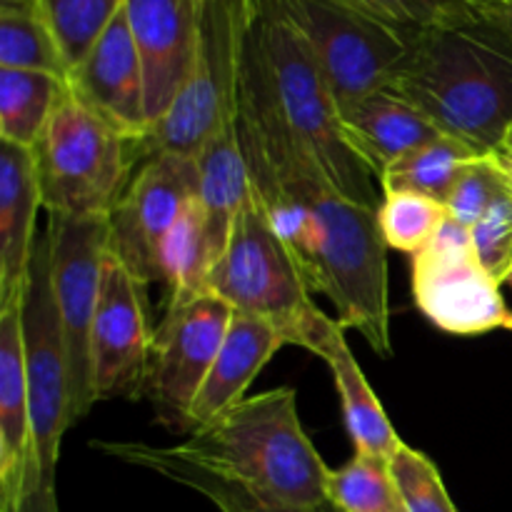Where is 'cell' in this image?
<instances>
[{"label":"cell","mask_w":512,"mask_h":512,"mask_svg":"<svg viewBox=\"0 0 512 512\" xmlns=\"http://www.w3.org/2000/svg\"><path fill=\"white\" fill-rule=\"evenodd\" d=\"M235 125L255 198L308 290L328 298L343 328L358 330L380 358H390L388 245L380 235L378 208L335 188L295 135L250 38H245Z\"/></svg>","instance_id":"1"},{"label":"cell","mask_w":512,"mask_h":512,"mask_svg":"<svg viewBox=\"0 0 512 512\" xmlns=\"http://www.w3.org/2000/svg\"><path fill=\"white\" fill-rule=\"evenodd\" d=\"M388 88L440 133L488 155L512 125V28L485 10L423 30Z\"/></svg>","instance_id":"2"},{"label":"cell","mask_w":512,"mask_h":512,"mask_svg":"<svg viewBox=\"0 0 512 512\" xmlns=\"http://www.w3.org/2000/svg\"><path fill=\"white\" fill-rule=\"evenodd\" d=\"M173 450L265 503L305 510L330 505V468L305 433L295 390L288 385L250 395L218 420L195 428Z\"/></svg>","instance_id":"3"},{"label":"cell","mask_w":512,"mask_h":512,"mask_svg":"<svg viewBox=\"0 0 512 512\" xmlns=\"http://www.w3.org/2000/svg\"><path fill=\"white\" fill-rule=\"evenodd\" d=\"M248 38L280 113L315 155L335 188L358 203L378 208L375 175L345 143L338 100L303 33L290 23L275 0H250Z\"/></svg>","instance_id":"4"},{"label":"cell","mask_w":512,"mask_h":512,"mask_svg":"<svg viewBox=\"0 0 512 512\" xmlns=\"http://www.w3.org/2000/svg\"><path fill=\"white\" fill-rule=\"evenodd\" d=\"M33 155L48 215L88 220L110 218L148 145L108 123L68 85Z\"/></svg>","instance_id":"5"},{"label":"cell","mask_w":512,"mask_h":512,"mask_svg":"<svg viewBox=\"0 0 512 512\" xmlns=\"http://www.w3.org/2000/svg\"><path fill=\"white\" fill-rule=\"evenodd\" d=\"M250 0H198V40L188 80L148 135V153L195 158L235 118Z\"/></svg>","instance_id":"6"},{"label":"cell","mask_w":512,"mask_h":512,"mask_svg":"<svg viewBox=\"0 0 512 512\" xmlns=\"http://www.w3.org/2000/svg\"><path fill=\"white\" fill-rule=\"evenodd\" d=\"M208 290L223 298L233 313L275 325L288 345H300L320 313L255 190L235 218L228 245L208 278Z\"/></svg>","instance_id":"7"},{"label":"cell","mask_w":512,"mask_h":512,"mask_svg":"<svg viewBox=\"0 0 512 512\" xmlns=\"http://www.w3.org/2000/svg\"><path fill=\"white\" fill-rule=\"evenodd\" d=\"M23 343L28 370L30 425H33V473L30 490L55 488L60 440L70 420V365L53 295L50 233L38 235L23 295Z\"/></svg>","instance_id":"8"},{"label":"cell","mask_w":512,"mask_h":512,"mask_svg":"<svg viewBox=\"0 0 512 512\" xmlns=\"http://www.w3.org/2000/svg\"><path fill=\"white\" fill-rule=\"evenodd\" d=\"M313 48L338 110L388 88L415 35L340 0H275Z\"/></svg>","instance_id":"9"},{"label":"cell","mask_w":512,"mask_h":512,"mask_svg":"<svg viewBox=\"0 0 512 512\" xmlns=\"http://www.w3.org/2000/svg\"><path fill=\"white\" fill-rule=\"evenodd\" d=\"M50 273L70 365V420L80 423L95 405L90 335L108 260V218L48 215Z\"/></svg>","instance_id":"10"},{"label":"cell","mask_w":512,"mask_h":512,"mask_svg":"<svg viewBox=\"0 0 512 512\" xmlns=\"http://www.w3.org/2000/svg\"><path fill=\"white\" fill-rule=\"evenodd\" d=\"M410 275L415 308L445 333L483 335L508 323L500 283L480 263L470 230L455 220L410 258Z\"/></svg>","instance_id":"11"},{"label":"cell","mask_w":512,"mask_h":512,"mask_svg":"<svg viewBox=\"0 0 512 512\" xmlns=\"http://www.w3.org/2000/svg\"><path fill=\"white\" fill-rule=\"evenodd\" d=\"M233 308L215 293L195 295L165 308L155 330L145 395L155 418L173 433H190V410L228 335Z\"/></svg>","instance_id":"12"},{"label":"cell","mask_w":512,"mask_h":512,"mask_svg":"<svg viewBox=\"0 0 512 512\" xmlns=\"http://www.w3.org/2000/svg\"><path fill=\"white\" fill-rule=\"evenodd\" d=\"M198 163L188 155L148 153L108 218V248L140 283H163V245L198 198Z\"/></svg>","instance_id":"13"},{"label":"cell","mask_w":512,"mask_h":512,"mask_svg":"<svg viewBox=\"0 0 512 512\" xmlns=\"http://www.w3.org/2000/svg\"><path fill=\"white\" fill-rule=\"evenodd\" d=\"M155 333L150 328L145 283H140L108 250L98 313L90 335V373L98 400L145 393Z\"/></svg>","instance_id":"14"},{"label":"cell","mask_w":512,"mask_h":512,"mask_svg":"<svg viewBox=\"0 0 512 512\" xmlns=\"http://www.w3.org/2000/svg\"><path fill=\"white\" fill-rule=\"evenodd\" d=\"M145 75L150 133L188 80L198 40V0H125Z\"/></svg>","instance_id":"15"},{"label":"cell","mask_w":512,"mask_h":512,"mask_svg":"<svg viewBox=\"0 0 512 512\" xmlns=\"http://www.w3.org/2000/svg\"><path fill=\"white\" fill-rule=\"evenodd\" d=\"M68 85L108 123L148 143L150 120L143 63L125 18V8L115 15L90 53L70 70Z\"/></svg>","instance_id":"16"},{"label":"cell","mask_w":512,"mask_h":512,"mask_svg":"<svg viewBox=\"0 0 512 512\" xmlns=\"http://www.w3.org/2000/svg\"><path fill=\"white\" fill-rule=\"evenodd\" d=\"M23 295L0 305V512L20 510L33 473Z\"/></svg>","instance_id":"17"},{"label":"cell","mask_w":512,"mask_h":512,"mask_svg":"<svg viewBox=\"0 0 512 512\" xmlns=\"http://www.w3.org/2000/svg\"><path fill=\"white\" fill-rule=\"evenodd\" d=\"M298 348H305L323 358L333 373L335 388H338L340 403H343L345 428L353 440L355 453L378 455L385 460L393 458L403 440L395 433L378 395L365 380V373L360 370L358 360H355L353 350L345 340L343 325L320 310L305 330Z\"/></svg>","instance_id":"18"},{"label":"cell","mask_w":512,"mask_h":512,"mask_svg":"<svg viewBox=\"0 0 512 512\" xmlns=\"http://www.w3.org/2000/svg\"><path fill=\"white\" fill-rule=\"evenodd\" d=\"M40 208L43 195L33 150L0 140V305L25 293Z\"/></svg>","instance_id":"19"},{"label":"cell","mask_w":512,"mask_h":512,"mask_svg":"<svg viewBox=\"0 0 512 512\" xmlns=\"http://www.w3.org/2000/svg\"><path fill=\"white\" fill-rule=\"evenodd\" d=\"M340 130L360 163L380 178L390 165L440 133L415 105L390 88L375 90L340 108Z\"/></svg>","instance_id":"20"},{"label":"cell","mask_w":512,"mask_h":512,"mask_svg":"<svg viewBox=\"0 0 512 512\" xmlns=\"http://www.w3.org/2000/svg\"><path fill=\"white\" fill-rule=\"evenodd\" d=\"M285 343L283 333L275 325L265 323L260 318L233 313L228 335L218 350L213 368L195 398L193 410H190V423L193 430L200 425H208L218 420L220 415L228 413L238 403L248 398V388L260 370L270 363ZM190 430V433H193Z\"/></svg>","instance_id":"21"},{"label":"cell","mask_w":512,"mask_h":512,"mask_svg":"<svg viewBox=\"0 0 512 512\" xmlns=\"http://www.w3.org/2000/svg\"><path fill=\"white\" fill-rule=\"evenodd\" d=\"M195 163H198V200L203 208L205 238H208L213 260L218 263L240 208L253 195V183H250L248 163H245L243 148H240L235 118L228 120L200 148Z\"/></svg>","instance_id":"22"},{"label":"cell","mask_w":512,"mask_h":512,"mask_svg":"<svg viewBox=\"0 0 512 512\" xmlns=\"http://www.w3.org/2000/svg\"><path fill=\"white\" fill-rule=\"evenodd\" d=\"M95 448L103 450L110 458L120 460V463L135 465L148 473L160 475V478L178 483L183 488L193 490V493L203 495L205 500L215 505L220 512H335L333 505H323V508H288V505L265 503V500L255 498L240 485L228 483V480L218 478V475L208 473V470L198 468L190 460L180 458L178 453L170 448H160V445L148 443H95Z\"/></svg>","instance_id":"23"},{"label":"cell","mask_w":512,"mask_h":512,"mask_svg":"<svg viewBox=\"0 0 512 512\" xmlns=\"http://www.w3.org/2000/svg\"><path fill=\"white\" fill-rule=\"evenodd\" d=\"M65 90L58 75L0 68V140L35 150Z\"/></svg>","instance_id":"24"},{"label":"cell","mask_w":512,"mask_h":512,"mask_svg":"<svg viewBox=\"0 0 512 512\" xmlns=\"http://www.w3.org/2000/svg\"><path fill=\"white\" fill-rule=\"evenodd\" d=\"M480 155H483L480 150L463 140L438 135L395 160L378 180L383 185V193L408 190V193H420L440 200V203H448L458 180Z\"/></svg>","instance_id":"25"},{"label":"cell","mask_w":512,"mask_h":512,"mask_svg":"<svg viewBox=\"0 0 512 512\" xmlns=\"http://www.w3.org/2000/svg\"><path fill=\"white\" fill-rule=\"evenodd\" d=\"M213 268L215 260L205 238L203 208L200 200L193 198L163 245V283L168 285V308L205 293Z\"/></svg>","instance_id":"26"},{"label":"cell","mask_w":512,"mask_h":512,"mask_svg":"<svg viewBox=\"0 0 512 512\" xmlns=\"http://www.w3.org/2000/svg\"><path fill=\"white\" fill-rule=\"evenodd\" d=\"M328 503L335 512H390L398 510L400 495L395 488L390 460L378 455L355 453L343 468L330 470Z\"/></svg>","instance_id":"27"},{"label":"cell","mask_w":512,"mask_h":512,"mask_svg":"<svg viewBox=\"0 0 512 512\" xmlns=\"http://www.w3.org/2000/svg\"><path fill=\"white\" fill-rule=\"evenodd\" d=\"M45 23L53 30L65 65L73 70L90 53L125 0H38Z\"/></svg>","instance_id":"28"},{"label":"cell","mask_w":512,"mask_h":512,"mask_svg":"<svg viewBox=\"0 0 512 512\" xmlns=\"http://www.w3.org/2000/svg\"><path fill=\"white\" fill-rule=\"evenodd\" d=\"M448 223V205L420 193H383L378 205V225L385 245L415 255L433 243Z\"/></svg>","instance_id":"29"},{"label":"cell","mask_w":512,"mask_h":512,"mask_svg":"<svg viewBox=\"0 0 512 512\" xmlns=\"http://www.w3.org/2000/svg\"><path fill=\"white\" fill-rule=\"evenodd\" d=\"M408 35L485 13L475 0H340Z\"/></svg>","instance_id":"30"},{"label":"cell","mask_w":512,"mask_h":512,"mask_svg":"<svg viewBox=\"0 0 512 512\" xmlns=\"http://www.w3.org/2000/svg\"><path fill=\"white\" fill-rule=\"evenodd\" d=\"M395 488L405 512H458L433 460L410 445H400L390 458Z\"/></svg>","instance_id":"31"},{"label":"cell","mask_w":512,"mask_h":512,"mask_svg":"<svg viewBox=\"0 0 512 512\" xmlns=\"http://www.w3.org/2000/svg\"><path fill=\"white\" fill-rule=\"evenodd\" d=\"M512 190L503 173H500L498 165L488 158V155H480L475 163L468 165V170L463 173V178L458 180L455 190L448 198V218L455 220L463 228H473L480 218L490 210V205Z\"/></svg>","instance_id":"32"},{"label":"cell","mask_w":512,"mask_h":512,"mask_svg":"<svg viewBox=\"0 0 512 512\" xmlns=\"http://www.w3.org/2000/svg\"><path fill=\"white\" fill-rule=\"evenodd\" d=\"M480 263L500 285L512 273V190L500 195L488 213L470 228Z\"/></svg>","instance_id":"33"},{"label":"cell","mask_w":512,"mask_h":512,"mask_svg":"<svg viewBox=\"0 0 512 512\" xmlns=\"http://www.w3.org/2000/svg\"><path fill=\"white\" fill-rule=\"evenodd\" d=\"M18 512H60L55 488H40V485H35V488L25 495Z\"/></svg>","instance_id":"34"},{"label":"cell","mask_w":512,"mask_h":512,"mask_svg":"<svg viewBox=\"0 0 512 512\" xmlns=\"http://www.w3.org/2000/svg\"><path fill=\"white\" fill-rule=\"evenodd\" d=\"M488 158L498 165L500 173H503L505 178H508V183L512 185V125L508 128V133L503 135V140L490 150Z\"/></svg>","instance_id":"35"},{"label":"cell","mask_w":512,"mask_h":512,"mask_svg":"<svg viewBox=\"0 0 512 512\" xmlns=\"http://www.w3.org/2000/svg\"><path fill=\"white\" fill-rule=\"evenodd\" d=\"M490 13H495L498 18H503L505 23L512 28V5H498V8H490Z\"/></svg>","instance_id":"36"},{"label":"cell","mask_w":512,"mask_h":512,"mask_svg":"<svg viewBox=\"0 0 512 512\" xmlns=\"http://www.w3.org/2000/svg\"><path fill=\"white\" fill-rule=\"evenodd\" d=\"M480 8L490 10V8H498V5H512V0H475Z\"/></svg>","instance_id":"37"},{"label":"cell","mask_w":512,"mask_h":512,"mask_svg":"<svg viewBox=\"0 0 512 512\" xmlns=\"http://www.w3.org/2000/svg\"><path fill=\"white\" fill-rule=\"evenodd\" d=\"M505 328H508V330H512V313H510V318H508V323H505Z\"/></svg>","instance_id":"38"},{"label":"cell","mask_w":512,"mask_h":512,"mask_svg":"<svg viewBox=\"0 0 512 512\" xmlns=\"http://www.w3.org/2000/svg\"><path fill=\"white\" fill-rule=\"evenodd\" d=\"M505 283H508V285H510V288H512V273L508 275V280H505Z\"/></svg>","instance_id":"39"},{"label":"cell","mask_w":512,"mask_h":512,"mask_svg":"<svg viewBox=\"0 0 512 512\" xmlns=\"http://www.w3.org/2000/svg\"><path fill=\"white\" fill-rule=\"evenodd\" d=\"M390 512H405V508H403V505H400V508H398V510H390Z\"/></svg>","instance_id":"40"}]
</instances>
